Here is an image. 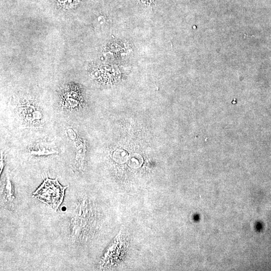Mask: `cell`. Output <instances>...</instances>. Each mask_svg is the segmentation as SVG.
Instances as JSON below:
<instances>
[{"label": "cell", "instance_id": "ba28073f", "mask_svg": "<svg viewBox=\"0 0 271 271\" xmlns=\"http://www.w3.org/2000/svg\"><path fill=\"white\" fill-rule=\"evenodd\" d=\"M113 158L116 162L119 164H123L128 160V154L125 151L119 149L114 152Z\"/></svg>", "mask_w": 271, "mask_h": 271}, {"label": "cell", "instance_id": "277c9868", "mask_svg": "<svg viewBox=\"0 0 271 271\" xmlns=\"http://www.w3.org/2000/svg\"><path fill=\"white\" fill-rule=\"evenodd\" d=\"M62 110L67 112H75L79 111L82 108V101L77 93L69 94L61 101Z\"/></svg>", "mask_w": 271, "mask_h": 271}, {"label": "cell", "instance_id": "6da1fadb", "mask_svg": "<svg viewBox=\"0 0 271 271\" xmlns=\"http://www.w3.org/2000/svg\"><path fill=\"white\" fill-rule=\"evenodd\" d=\"M69 187L63 186L57 178L51 179L46 176L40 187L33 193L32 197L57 211L63 200L65 190Z\"/></svg>", "mask_w": 271, "mask_h": 271}, {"label": "cell", "instance_id": "7a4b0ae2", "mask_svg": "<svg viewBox=\"0 0 271 271\" xmlns=\"http://www.w3.org/2000/svg\"><path fill=\"white\" fill-rule=\"evenodd\" d=\"M16 114L23 126L27 128H38L44 120L43 109L35 102L20 101L15 107Z\"/></svg>", "mask_w": 271, "mask_h": 271}, {"label": "cell", "instance_id": "5b68a950", "mask_svg": "<svg viewBox=\"0 0 271 271\" xmlns=\"http://www.w3.org/2000/svg\"><path fill=\"white\" fill-rule=\"evenodd\" d=\"M47 145L37 144L33 148L29 149V153L31 155L35 157L49 156L58 153L55 149H49Z\"/></svg>", "mask_w": 271, "mask_h": 271}, {"label": "cell", "instance_id": "8992f818", "mask_svg": "<svg viewBox=\"0 0 271 271\" xmlns=\"http://www.w3.org/2000/svg\"><path fill=\"white\" fill-rule=\"evenodd\" d=\"M3 196L6 203L12 204L14 201L15 196L13 185L8 174L5 177L3 189Z\"/></svg>", "mask_w": 271, "mask_h": 271}, {"label": "cell", "instance_id": "3957f363", "mask_svg": "<svg viewBox=\"0 0 271 271\" xmlns=\"http://www.w3.org/2000/svg\"><path fill=\"white\" fill-rule=\"evenodd\" d=\"M75 148L74 165L79 171H83L85 169L87 148L85 142L79 136L72 141Z\"/></svg>", "mask_w": 271, "mask_h": 271}, {"label": "cell", "instance_id": "9c48e42d", "mask_svg": "<svg viewBox=\"0 0 271 271\" xmlns=\"http://www.w3.org/2000/svg\"><path fill=\"white\" fill-rule=\"evenodd\" d=\"M0 165H0V168H1V172H0L1 173H0L1 174L4 166V156L2 152H1V162H0Z\"/></svg>", "mask_w": 271, "mask_h": 271}, {"label": "cell", "instance_id": "52a82bcc", "mask_svg": "<svg viewBox=\"0 0 271 271\" xmlns=\"http://www.w3.org/2000/svg\"><path fill=\"white\" fill-rule=\"evenodd\" d=\"M128 165L132 168H138L143 163L142 157L138 154H133L127 160Z\"/></svg>", "mask_w": 271, "mask_h": 271}]
</instances>
